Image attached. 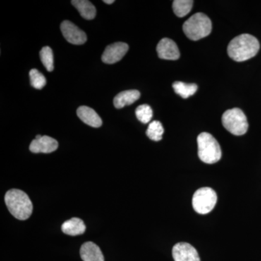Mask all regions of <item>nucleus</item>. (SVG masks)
Returning <instances> with one entry per match:
<instances>
[{
  "mask_svg": "<svg viewBox=\"0 0 261 261\" xmlns=\"http://www.w3.org/2000/svg\"><path fill=\"white\" fill-rule=\"evenodd\" d=\"M173 88L175 92L182 98L190 97L193 95L197 90V86L195 84H186L181 82H176L173 84Z\"/></svg>",
  "mask_w": 261,
  "mask_h": 261,
  "instance_id": "nucleus-17",
  "label": "nucleus"
},
{
  "mask_svg": "<svg viewBox=\"0 0 261 261\" xmlns=\"http://www.w3.org/2000/svg\"><path fill=\"white\" fill-rule=\"evenodd\" d=\"M136 116L142 123H148L153 116L152 108L148 105H142L136 109Z\"/></svg>",
  "mask_w": 261,
  "mask_h": 261,
  "instance_id": "nucleus-21",
  "label": "nucleus"
},
{
  "mask_svg": "<svg viewBox=\"0 0 261 261\" xmlns=\"http://www.w3.org/2000/svg\"><path fill=\"white\" fill-rule=\"evenodd\" d=\"M163 133H164V128H163L162 123L158 121H154L149 123L147 132H146L147 137L154 142H159L162 140Z\"/></svg>",
  "mask_w": 261,
  "mask_h": 261,
  "instance_id": "nucleus-19",
  "label": "nucleus"
},
{
  "mask_svg": "<svg viewBox=\"0 0 261 261\" xmlns=\"http://www.w3.org/2000/svg\"><path fill=\"white\" fill-rule=\"evenodd\" d=\"M80 255L83 261H105L100 248L92 242H87L82 245Z\"/></svg>",
  "mask_w": 261,
  "mask_h": 261,
  "instance_id": "nucleus-13",
  "label": "nucleus"
},
{
  "mask_svg": "<svg viewBox=\"0 0 261 261\" xmlns=\"http://www.w3.org/2000/svg\"><path fill=\"white\" fill-rule=\"evenodd\" d=\"M198 156L202 162L214 164L221 159V149L219 142L211 134L202 132L197 137Z\"/></svg>",
  "mask_w": 261,
  "mask_h": 261,
  "instance_id": "nucleus-4",
  "label": "nucleus"
},
{
  "mask_svg": "<svg viewBox=\"0 0 261 261\" xmlns=\"http://www.w3.org/2000/svg\"><path fill=\"white\" fill-rule=\"evenodd\" d=\"M29 76H30L31 85L34 88L42 89L45 87L46 83H47L45 77L39 70L37 69L31 70Z\"/></svg>",
  "mask_w": 261,
  "mask_h": 261,
  "instance_id": "nucleus-22",
  "label": "nucleus"
},
{
  "mask_svg": "<svg viewBox=\"0 0 261 261\" xmlns=\"http://www.w3.org/2000/svg\"><path fill=\"white\" fill-rule=\"evenodd\" d=\"M212 30L211 19L204 13H196L183 24V31L189 39L200 40L207 37Z\"/></svg>",
  "mask_w": 261,
  "mask_h": 261,
  "instance_id": "nucleus-3",
  "label": "nucleus"
},
{
  "mask_svg": "<svg viewBox=\"0 0 261 261\" xmlns=\"http://www.w3.org/2000/svg\"><path fill=\"white\" fill-rule=\"evenodd\" d=\"M217 195L213 189L203 187L199 189L192 197L194 210L200 214H209L214 210L217 202Z\"/></svg>",
  "mask_w": 261,
  "mask_h": 261,
  "instance_id": "nucleus-6",
  "label": "nucleus"
},
{
  "mask_svg": "<svg viewBox=\"0 0 261 261\" xmlns=\"http://www.w3.org/2000/svg\"><path fill=\"white\" fill-rule=\"evenodd\" d=\"M58 147V141L48 136H42L40 138L32 141L29 149L33 153H51L57 150Z\"/></svg>",
  "mask_w": 261,
  "mask_h": 261,
  "instance_id": "nucleus-11",
  "label": "nucleus"
},
{
  "mask_svg": "<svg viewBox=\"0 0 261 261\" xmlns=\"http://www.w3.org/2000/svg\"><path fill=\"white\" fill-rule=\"evenodd\" d=\"M157 53L161 59L176 61L180 57L179 50L176 43L168 38H163L157 46Z\"/></svg>",
  "mask_w": 261,
  "mask_h": 261,
  "instance_id": "nucleus-10",
  "label": "nucleus"
},
{
  "mask_svg": "<svg viewBox=\"0 0 261 261\" xmlns=\"http://www.w3.org/2000/svg\"><path fill=\"white\" fill-rule=\"evenodd\" d=\"M39 55H40L41 61L47 71H53L54 70V56H53L51 48L49 47H43Z\"/></svg>",
  "mask_w": 261,
  "mask_h": 261,
  "instance_id": "nucleus-20",
  "label": "nucleus"
},
{
  "mask_svg": "<svg viewBox=\"0 0 261 261\" xmlns=\"http://www.w3.org/2000/svg\"><path fill=\"white\" fill-rule=\"evenodd\" d=\"M61 30L63 37L70 44L82 45L87 42L85 32L69 20H64L61 23Z\"/></svg>",
  "mask_w": 261,
  "mask_h": 261,
  "instance_id": "nucleus-7",
  "label": "nucleus"
},
{
  "mask_svg": "<svg viewBox=\"0 0 261 261\" xmlns=\"http://www.w3.org/2000/svg\"><path fill=\"white\" fill-rule=\"evenodd\" d=\"M222 123L224 128L233 135H245L248 129L247 117L239 108L226 111L222 116Z\"/></svg>",
  "mask_w": 261,
  "mask_h": 261,
  "instance_id": "nucleus-5",
  "label": "nucleus"
},
{
  "mask_svg": "<svg viewBox=\"0 0 261 261\" xmlns=\"http://www.w3.org/2000/svg\"><path fill=\"white\" fill-rule=\"evenodd\" d=\"M71 4L80 12L82 18L89 20L95 18L97 10L90 2L87 0H73Z\"/></svg>",
  "mask_w": 261,
  "mask_h": 261,
  "instance_id": "nucleus-16",
  "label": "nucleus"
},
{
  "mask_svg": "<svg viewBox=\"0 0 261 261\" xmlns=\"http://www.w3.org/2000/svg\"><path fill=\"white\" fill-rule=\"evenodd\" d=\"M193 3L192 0H175L173 2V10L175 15L179 18L186 16L191 11Z\"/></svg>",
  "mask_w": 261,
  "mask_h": 261,
  "instance_id": "nucleus-18",
  "label": "nucleus"
},
{
  "mask_svg": "<svg viewBox=\"0 0 261 261\" xmlns=\"http://www.w3.org/2000/svg\"><path fill=\"white\" fill-rule=\"evenodd\" d=\"M76 113L79 118L88 126L94 128H99L102 126V119L92 108L87 106H81L77 110Z\"/></svg>",
  "mask_w": 261,
  "mask_h": 261,
  "instance_id": "nucleus-12",
  "label": "nucleus"
},
{
  "mask_svg": "<svg viewBox=\"0 0 261 261\" xmlns=\"http://www.w3.org/2000/svg\"><path fill=\"white\" fill-rule=\"evenodd\" d=\"M5 201L8 211L15 219L24 221L32 216V202L23 191L17 189L9 190L5 195Z\"/></svg>",
  "mask_w": 261,
  "mask_h": 261,
  "instance_id": "nucleus-2",
  "label": "nucleus"
},
{
  "mask_svg": "<svg viewBox=\"0 0 261 261\" xmlns=\"http://www.w3.org/2000/svg\"><path fill=\"white\" fill-rule=\"evenodd\" d=\"M128 50V46L126 43H114L106 47L102 56V61L107 64H113L121 61Z\"/></svg>",
  "mask_w": 261,
  "mask_h": 261,
  "instance_id": "nucleus-8",
  "label": "nucleus"
},
{
  "mask_svg": "<svg viewBox=\"0 0 261 261\" xmlns=\"http://www.w3.org/2000/svg\"><path fill=\"white\" fill-rule=\"evenodd\" d=\"M260 49L258 40L248 34H241L233 38L228 44V56L237 62L246 61L256 56Z\"/></svg>",
  "mask_w": 261,
  "mask_h": 261,
  "instance_id": "nucleus-1",
  "label": "nucleus"
},
{
  "mask_svg": "<svg viewBox=\"0 0 261 261\" xmlns=\"http://www.w3.org/2000/svg\"><path fill=\"white\" fill-rule=\"evenodd\" d=\"M61 229L65 234L70 235V236H79L85 232L86 226L82 219L79 218H72L63 223Z\"/></svg>",
  "mask_w": 261,
  "mask_h": 261,
  "instance_id": "nucleus-15",
  "label": "nucleus"
},
{
  "mask_svg": "<svg viewBox=\"0 0 261 261\" xmlns=\"http://www.w3.org/2000/svg\"><path fill=\"white\" fill-rule=\"evenodd\" d=\"M172 254L175 261H200L198 252L189 243L176 244L173 247Z\"/></svg>",
  "mask_w": 261,
  "mask_h": 261,
  "instance_id": "nucleus-9",
  "label": "nucleus"
},
{
  "mask_svg": "<svg viewBox=\"0 0 261 261\" xmlns=\"http://www.w3.org/2000/svg\"><path fill=\"white\" fill-rule=\"evenodd\" d=\"M114 0H104L103 3H106V4L111 5L114 3Z\"/></svg>",
  "mask_w": 261,
  "mask_h": 261,
  "instance_id": "nucleus-23",
  "label": "nucleus"
},
{
  "mask_svg": "<svg viewBox=\"0 0 261 261\" xmlns=\"http://www.w3.org/2000/svg\"><path fill=\"white\" fill-rule=\"evenodd\" d=\"M140 97V92L139 91L126 90L117 94L113 99V104L115 107L120 109L124 108L125 106H130L136 101L138 100Z\"/></svg>",
  "mask_w": 261,
  "mask_h": 261,
  "instance_id": "nucleus-14",
  "label": "nucleus"
}]
</instances>
